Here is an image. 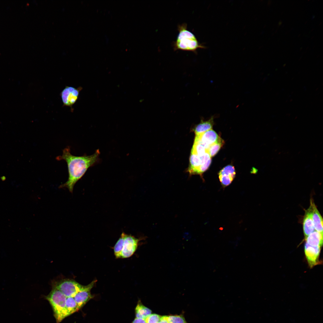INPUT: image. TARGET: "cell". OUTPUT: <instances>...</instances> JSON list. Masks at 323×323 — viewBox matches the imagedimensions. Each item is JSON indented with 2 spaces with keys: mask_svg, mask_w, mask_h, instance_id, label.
Returning <instances> with one entry per match:
<instances>
[{
  "mask_svg": "<svg viewBox=\"0 0 323 323\" xmlns=\"http://www.w3.org/2000/svg\"><path fill=\"white\" fill-rule=\"evenodd\" d=\"M45 298L52 307L57 323H59L68 316L66 308L67 297L60 291L53 286Z\"/></svg>",
  "mask_w": 323,
  "mask_h": 323,
  "instance_id": "3",
  "label": "cell"
},
{
  "mask_svg": "<svg viewBox=\"0 0 323 323\" xmlns=\"http://www.w3.org/2000/svg\"><path fill=\"white\" fill-rule=\"evenodd\" d=\"M220 138L215 131L211 129L196 135L194 142L202 144L208 150L209 146L217 142Z\"/></svg>",
  "mask_w": 323,
  "mask_h": 323,
  "instance_id": "8",
  "label": "cell"
},
{
  "mask_svg": "<svg viewBox=\"0 0 323 323\" xmlns=\"http://www.w3.org/2000/svg\"><path fill=\"white\" fill-rule=\"evenodd\" d=\"M306 242L310 245L321 247L323 244V235L316 231L310 234L305 239Z\"/></svg>",
  "mask_w": 323,
  "mask_h": 323,
  "instance_id": "15",
  "label": "cell"
},
{
  "mask_svg": "<svg viewBox=\"0 0 323 323\" xmlns=\"http://www.w3.org/2000/svg\"><path fill=\"white\" fill-rule=\"evenodd\" d=\"M121 234L123 237V241L120 258H128L133 254L137 249L139 242L143 238H137L124 232Z\"/></svg>",
  "mask_w": 323,
  "mask_h": 323,
  "instance_id": "4",
  "label": "cell"
},
{
  "mask_svg": "<svg viewBox=\"0 0 323 323\" xmlns=\"http://www.w3.org/2000/svg\"><path fill=\"white\" fill-rule=\"evenodd\" d=\"M66 308L68 316L79 310L73 297H67L66 301Z\"/></svg>",
  "mask_w": 323,
  "mask_h": 323,
  "instance_id": "17",
  "label": "cell"
},
{
  "mask_svg": "<svg viewBox=\"0 0 323 323\" xmlns=\"http://www.w3.org/2000/svg\"><path fill=\"white\" fill-rule=\"evenodd\" d=\"M303 230L305 239L314 231L315 228L312 218L311 207L305 210L303 222Z\"/></svg>",
  "mask_w": 323,
  "mask_h": 323,
  "instance_id": "11",
  "label": "cell"
},
{
  "mask_svg": "<svg viewBox=\"0 0 323 323\" xmlns=\"http://www.w3.org/2000/svg\"><path fill=\"white\" fill-rule=\"evenodd\" d=\"M162 316L156 314H151L144 319L146 323H158L160 321Z\"/></svg>",
  "mask_w": 323,
  "mask_h": 323,
  "instance_id": "21",
  "label": "cell"
},
{
  "mask_svg": "<svg viewBox=\"0 0 323 323\" xmlns=\"http://www.w3.org/2000/svg\"><path fill=\"white\" fill-rule=\"evenodd\" d=\"M82 89L81 87L76 88L71 86H66L60 93V96L64 106L72 108L77 100L80 92Z\"/></svg>",
  "mask_w": 323,
  "mask_h": 323,
  "instance_id": "6",
  "label": "cell"
},
{
  "mask_svg": "<svg viewBox=\"0 0 323 323\" xmlns=\"http://www.w3.org/2000/svg\"><path fill=\"white\" fill-rule=\"evenodd\" d=\"M135 313L136 318L145 319L151 314L152 311L144 305L139 301L135 308Z\"/></svg>",
  "mask_w": 323,
  "mask_h": 323,
  "instance_id": "16",
  "label": "cell"
},
{
  "mask_svg": "<svg viewBox=\"0 0 323 323\" xmlns=\"http://www.w3.org/2000/svg\"><path fill=\"white\" fill-rule=\"evenodd\" d=\"M132 323H146L144 319L136 318Z\"/></svg>",
  "mask_w": 323,
  "mask_h": 323,
  "instance_id": "22",
  "label": "cell"
},
{
  "mask_svg": "<svg viewBox=\"0 0 323 323\" xmlns=\"http://www.w3.org/2000/svg\"><path fill=\"white\" fill-rule=\"evenodd\" d=\"M178 30L179 33L174 43L175 50H179L196 53L198 49L205 48L204 45L199 42L194 34L188 30L186 24L179 25Z\"/></svg>",
  "mask_w": 323,
  "mask_h": 323,
  "instance_id": "2",
  "label": "cell"
},
{
  "mask_svg": "<svg viewBox=\"0 0 323 323\" xmlns=\"http://www.w3.org/2000/svg\"><path fill=\"white\" fill-rule=\"evenodd\" d=\"M304 249L305 254L309 266L310 268H312L319 263L321 247L312 246L306 242Z\"/></svg>",
  "mask_w": 323,
  "mask_h": 323,
  "instance_id": "9",
  "label": "cell"
},
{
  "mask_svg": "<svg viewBox=\"0 0 323 323\" xmlns=\"http://www.w3.org/2000/svg\"><path fill=\"white\" fill-rule=\"evenodd\" d=\"M235 175L234 167L228 165L222 169L219 173V177L222 186L225 187L229 185Z\"/></svg>",
  "mask_w": 323,
  "mask_h": 323,
  "instance_id": "10",
  "label": "cell"
},
{
  "mask_svg": "<svg viewBox=\"0 0 323 323\" xmlns=\"http://www.w3.org/2000/svg\"><path fill=\"white\" fill-rule=\"evenodd\" d=\"M223 144V140L220 138L217 142L209 146L207 152L211 157L214 156L217 153Z\"/></svg>",
  "mask_w": 323,
  "mask_h": 323,
  "instance_id": "18",
  "label": "cell"
},
{
  "mask_svg": "<svg viewBox=\"0 0 323 323\" xmlns=\"http://www.w3.org/2000/svg\"><path fill=\"white\" fill-rule=\"evenodd\" d=\"M100 154L98 149L90 156H76L71 154L69 147L63 150L62 155L57 156L58 160H64L68 166V177L65 183L61 185L60 188H67L72 193L76 182L84 174L87 169L94 164L98 160Z\"/></svg>",
  "mask_w": 323,
  "mask_h": 323,
  "instance_id": "1",
  "label": "cell"
},
{
  "mask_svg": "<svg viewBox=\"0 0 323 323\" xmlns=\"http://www.w3.org/2000/svg\"><path fill=\"white\" fill-rule=\"evenodd\" d=\"M168 323H188L183 315H172L167 316Z\"/></svg>",
  "mask_w": 323,
  "mask_h": 323,
  "instance_id": "20",
  "label": "cell"
},
{
  "mask_svg": "<svg viewBox=\"0 0 323 323\" xmlns=\"http://www.w3.org/2000/svg\"><path fill=\"white\" fill-rule=\"evenodd\" d=\"M207 152V150L203 145L200 143L194 142L191 153L200 156L204 155Z\"/></svg>",
  "mask_w": 323,
  "mask_h": 323,
  "instance_id": "19",
  "label": "cell"
},
{
  "mask_svg": "<svg viewBox=\"0 0 323 323\" xmlns=\"http://www.w3.org/2000/svg\"><path fill=\"white\" fill-rule=\"evenodd\" d=\"M201 165L200 157L191 153L190 157V164L188 170L190 175L197 174L199 168Z\"/></svg>",
  "mask_w": 323,
  "mask_h": 323,
  "instance_id": "13",
  "label": "cell"
},
{
  "mask_svg": "<svg viewBox=\"0 0 323 323\" xmlns=\"http://www.w3.org/2000/svg\"><path fill=\"white\" fill-rule=\"evenodd\" d=\"M213 124L214 117H212L207 121H202L194 127L193 130L196 135H198L212 129Z\"/></svg>",
  "mask_w": 323,
  "mask_h": 323,
  "instance_id": "14",
  "label": "cell"
},
{
  "mask_svg": "<svg viewBox=\"0 0 323 323\" xmlns=\"http://www.w3.org/2000/svg\"><path fill=\"white\" fill-rule=\"evenodd\" d=\"M83 286L74 280L66 279L56 282L53 286L60 291L67 297H74Z\"/></svg>",
  "mask_w": 323,
  "mask_h": 323,
  "instance_id": "5",
  "label": "cell"
},
{
  "mask_svg": "<svg viewBox=\"0 0 323 323\" xmlns=\"http://www.w3.org/2000/svg\"><path fill=\"white\" fill-rule=\"evenodd\" d=\"M96 281L97 280H95L88 285L83 286L81 289L74 297L79 309L93 298V296L91 293V290Z\"/></svg>",
  "mask_w": 323,
  "mask_h": 323,
  "instance_id": "7",
  "label": "cell"
},
{
  "mask_svg": "<svg viewBox=\"0 0 323 323\" xmlns=\"http://www.w3.org/2000/svg\"><path fill=\"white\" fill-rule=\"evenodd\" d=\"M312 218L316 231L323 235V219L314 202L311 200Z\"/></svg>",
  "mask_w": 323,
  "mask_h": 323,
  "instance_id": "12",
  "label": "cell"
},
{
  "mask_svg": "<svg viewBox=\"0 0 323 323\" xmlns=\"http://www.w3.org/2000/svg\"><path fill=\"white\" fill-rule=\"evenodd\" d=\"M158 323H168L167 320V316H162Z\"/></svg>",
  "mask_w": 323,
  "mask_h": 323,
  "instance_id": "23",
  "label": "cell"
}]
</instances>
